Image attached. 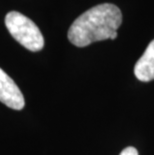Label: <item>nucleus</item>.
I'll use <instances>...</instances> for the list:
<instances>
[{
	"label": "nucleus",
	"instance_id": "obj_2",
	"mask_svg": "<svg viewBox=\"0 0 154 155\" xmlns=\"http://www.w3.org/2000/svg\"><path fill=\"white\" fill-rule=\"evenodd\" d=\"M5 25L12 37L30 51H40L44 38L37 25L20 12L11 11L5 17Z\"/></svg>",
	"mask_w": 154,
	"mask_h": 155
},
{
	"label": "nucleus",
	"instance_id": "obj_4",
	"mask_svg": "<svg viewBox=\"0 0 154 155\" xmlns=\"http://www.w3.org/2000/svg\"><path fill=\"white\" fill-rule=\"evenodd\" d=\"M134 74L142 82H148L154 79V40L148 44L143 55L136 62Z\"/></svg>",
	"mask_w": 154,
	"mask_h": 155
},
{
	"label": "nucleus",
	"instance_id": "obj_5",
	"mask_svg": "<svg viewBox=\"0 0 154 155\" xmlns=\"http://www.w3.org/2000/svg\"><path fill=\"white\" fill-rule=\"evenodd\" d=\"M119 155H138V151L135 147L133 146H128L121 151Z\"/></svg>",
	"mask_w": 154,
	"mask_h": 155
},
{
	"label": "nucleus",
	"instance_id": "obj_3",
	"mask_svg": "<svg viewBox=\"0 0 154 155\" xmlns=\"http://www.w3.org/2000/svg\"><path fill=\"white\" fill-rule=\"evenodd\" d=\"M0 101L11 109L21 110L25 106L24 96L14 80L0 68Z\"/></svg>",
	"mask_w": 154,
	"mask_h": 155
},
{
	"label": "nucleus",
	"instance_id": "obj_1",
	"mask_svg": "<svg viewBox=\"0 0 154 155\" xmlns=\"http://www.w3.org/2000/svg\"><path fill=\"white\" fill-rule=\"evenodd\" d=\"M122 23V14L116 5L103 3L88 9L71 24L68 39L77 47L93 42L115 39Z\"/></svg>",
	"mask_w": 154,
	"mask_h": 155
}]
</instances>
